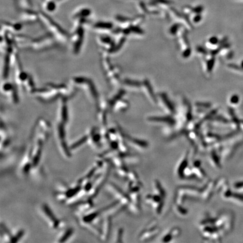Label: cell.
Segmentation results:
<instances>
[{
  "mask_svg": "<svg viewBox=\"0 0 243 243\" xmlns=\"http://www.w3.org/2000/svg\"><path fill=\"white\" fill-rule=\"evenodd\" d=\"M41 211L52 229L57 231L64 228L65 222L56 217L47 204H42L41 206Z\"/></svg>",
  "mask_w": 243,
  "mask_h": 243,
  "instance_id": "cell-1",
  "label": "cell"
},
{
  "mask_svg": "<svg viewBox=\"0 0 243 243\" xmlns=\"http://www.w3.org/2000/svg\"><path fill=\"white\" fill-rule=\"evenodd\" d=\"M40 14L43 22L50 31L62 41H66L65 40L68 38V35L64 29L44 12L40 11Z\"/></svg>",
  "mask_w": 243,
  "mask_h": 243,
  "instance_id": "cell-2",
  "label": "cell"
},
{
  "mask_svg": "<svg viewBox=\"0 0 243 243\" xmlns=\"http://www.w3.org/2000/svg\"><path fill=\"white\" fill-rule=\"evenodd\" d=\"M33 170L31 160V147L28 149L20 165L19 171L23 176H28Z\"/></svg>",
  "mask_w": 243,
  "mask_h": 243,
  "instance_id": "cell-3",
  "label": "cell"
},
{
  "mask_svg": "<svg viewBox=\"0 0 243 243\" xmlns=\"http://www.w3.org/2000/svg\"><path fill=\"white\" fill-rule=\"evenodd\" d=\"M222 197L231 202L243 204V194L239 191H232L226 186L225 189H222Z\"/></svg>",
  "mask_w": 243,
  "mask_h": 243,
  "instance_id": "cell-4",
  "label": "cell"
},
{
  "mask_svg": "<svg viewBox=\"0 0 243 243\" xmlns=\"http://www.w3.org/2000/svg\"><path fill=\"white\" fill-rule=\"evenodd\" d=\"M89 142L95 147H100L102 145V135L96 128H93L89 134Z\"/></svg>",
  "mask_w": 243,
  "mask_h": 243,
  "instance_id": "cell-5",
  "label": "cell"
},
{
  "mask_svg": "<svg viewBox=\"0 0 243 243\" xmlns=\"http://www.w3.org/2000/svg\"><path fill=\"white\" fill-rule=\"evenodd\" d=\"M156 224L154 222H151L150 224L146 227V229L142 231L140 235V239H141L142 240H145L154 238L159 231L158 228L156 227Z\"/></svg>",
  "mask_w": 243,
  "mask_h": 243,
  "instance_id": "cell-6",
  "label": "cell"
},
{
  "mask_svg": "<svg viewBox=\"0 0 243 243\" xmlns=\"http://www.w3.org/2000/svg\"><path fill=\"white\" fill-rule=\"evenodd\" d=\"M127 136V140L132 145V147L136 148L138 150H144L148 147V144L145 141L139 140L137 138H134L128 136Z\"/></svg>",
  "mask_w": 243,
  "mask_h": 243,
  "instance_id": "cell-7",
  "label": "cell"
},
{
  "mask_svg": "<svg viewBox=\"0 0 243 243\" xmlns=\"http://www.w3.org/2000/svg\"><path fill=\"white\" fill-rule=\"evenodd\" d=\"M82 27H79L78 28L77 32H75V35L77 36V37L75 38V43H74V51L75 53H77L80 51V46H82V44L83 42V38H84V29L82 28Z\"/></svg>",
  "mask_w": 243,
  "mask_h": 243,
  "instance_id": "cell-8",
  "label": "cell"
},
{
  "mask_svg": "<svg viewBox=\"0 0 243 243\" xmlns=\"http://www.w3.org/2000/svg\"><path fill=\"white\" fill-rule=\"evenodd\" d=\"M74 231L73 228L71 227L68 228L66 230H64L62 232V234L59 236L57 240V242L58 243L66 242L72 237V236L74 235Z\"/></svg>",
  "mask_w": 243,
  "mask_h": 243,
  "instance_id": "cell-9",
  "label": "cell"
},
{
  "mask_svg": "<svg viewBox=\"0 0 243 243\" xmlns=\"http://www.w3.org/2000/svg\"><path fill=\"white\" fill-rule=\"evenodd\" d=\"M187 154L185 155L184 158L182 160L179 164L176 173L177 175L179 177H184V172L185 171L186 168L187 167Z\"/></svg>",
  "mask_w": 243,
  "mask_h": 243,
  "instance_id": "cell-10",
  "label": "cell"
},
{
  "mask_svg": "<svg viewBox=\"0 0 243 243\" xmlns=\"http://www.w3.org/2000/svg\"><path fill=\"white\" fill-rule=\"evenodd\" d=\"M89 141V135H86L83 137L80 138L77 141L73 142L71 145H70V149L71 151L75 150L78 149L80 146L84 145V144Z\"/></svg>",
  "mask_w": 243,
  "mask_h": 243,
  "instance_id": "cell-11",
  "label": "cell"
},
{
  "mask_svg": "<svg viewBox=\"0 0 243 243\" xmlns=\"http://www.w3.org/2000/svg\"><path fill=\"white\" fill-rule=\"evenodd\" d=\"M68 108L66 107L65 104H64V105L62 106V111L60 113V122L66 124L68 122Z\"/></svg>",
  "mask_w": 243,
  "mask_h": 243,
  "instance_id": "cell-12",
  "label": "cell"
},
{
  "mask_svg": "<svg viewBox=\"0 0 243 243\" xmlns=\"http://www.w3.org/2000/svg\"><path fill=\"white\" fill-rule=\"evenodd\" d=\"M210 158H211V163H212L213 164L214 166H216V168H221L220 160V159H219L218 155L217 154V153H216L213 150L211 152Z\"/></svg>",
  "mask_w": 243,
  "mask_h": 243,
  "instance_id": "cell-13",
  "label": "cell"
},
{
  "mask_svg": "<svg viewBox=\"0 0 243 243\" xmlns=\"http://www.w3.org/2000/svg\"><path fill=\"white\" fill-rule=\"evenodd\" d=\"M22 17L26 20L29 21V22H31V21L32 22V21H35L37 19V15L35 13H34L32 11L27 10L23 14Z\"/></svg>",
  "mask_w": 243,
  "mask_h": 243,
  "instance_id": "cell-14",
  "label": "cell"
},
{
  "mask_svg": "<svg viewBox=\"0 0 243 243\" xmlns=\"http://www.w3.org/2000/svg\"><path fill=\"white\" fill-rule=\"evenodd\" d=\"M91 14V10L89 9H84L80 11L78 13L75 14L74 18H84L88 17Z\"/></svg>",
  "mask_w": 243,
  "mask_h": 243,
  "instance_id": "cell-15",
  "label": "cell"
},
{
  "mask_svg": "<svg viewBox=\"0 0 243 243\" xmlns=\"http://www.w3.org/2000/svg\"><path fill=\"white\" fill-rule=\"evenodd\" d=\"M112 26V24L107 22H98L94 26L95 28L99 29H111Z\"/></svg>",
  "mask_w": 243,
  "mask_h": 243,
  "instance_id": "cell-16",
  "label": "cell"
},
{
  "mask_svg": "<svg viewBox=\"0 0 243 243\" xmlns=\"http://www.w3.org/2000/svg\"><path fill=\"white\" fill-rule=\"evenodd\" d=\"M175 211H176L177 214H178L180 215L185 216L187 213V211L185 209L182 208L181 205H180V204H177L176 206L175 205Z\"/></svg>",
  "mask_w": 243,
  "mask_h": 243,
  "instance_id": "cell-17",
  "label": "cell"
},
{
  "mask_svg": "<svg viewBox=\"0 0 243 243\" xmlns=\"http://www.w3.org/2000/svg\"><path fill=\"white\" fill-rule=\"evenodd\" d=\"M233 188L234 189V190H236V191L241 192L243 191V181H239L236 182L234 184Z\"/></svg>",
  "mask_w": 243,
  "mask_h": 243,
  "instance_id": "cell-18",
  "label": "cell"
},
{
  "mask_svg": "<svg viewBox=\"0 0 243 243\" xmlns=\"http://www.w3.org/2000/svg\"><path fill=\"white\" fill-rule=\"evenodd\" d=\"M123 230L122 229H120L118 230L117 234V237H116V241L115 242H123L122 239H123Z\"/></svg>",
  "mask_w": 243,
  "mask_h": 243,
  "instance_id": "cell-19",
  "label": "cell"
},
{
  "mask_svg": "<svg viewBox=\"0 0 243 243\" xmlns=\"http://www.w3.org/2000/svg\"><path fill=\"white\" fill-rule=\"evenodd\" d=\"M55 8H56V5L53 1H49V2L47 4L46 8L48 11H53V10H55Z\"/></svg>",
  "mask_w": 243,
  "mask_h": 243,
  "instance_id": "cell-20",
  "label": "cell"
},
{
  "mask_svg": "<svg viewBox=\"0 0 243 243\" xmlns=\"http://www.w3.org/2000/svg\"><path fill=\"white\" fill-rule=\"evenodd\" d=\"M240 127L242 128V129L243 130V122H241V123H240Z\"/></svg>",
  "mask_w": 243,
  "mask_h": 243,
  "instance_id": "cell-21",
  "label": "cell"
},
{
  "mask_svg": "<svg viewBox=\"0 0 243 243\" xmlns=\"http://www.w3.org/2000/svg\"><path fill=\"white\" fill-rule=\"evenodd\" d=\"M57 1H62V0H57Z\"/></svg>",
  "mask_w": 243,
  "mask_h": 243,
  "instance_id": "cell-22",
  "label": "cell"
}]
</instances>
